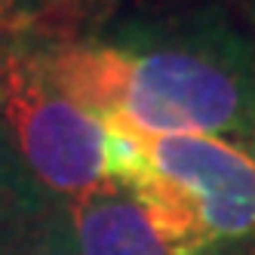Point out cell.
Instances as JSON below:
<instances>
[{
  "mask_svg": "<svg viewBox=\"0 0 255 255\" xmlns=\"http://www.w3.org/2000/svg\"><path fill=\"white\" fill-rule=\"evenodd\" d=\"M120 52V120L148 135H222L255 148V40L218 15L132 28ZM111 120V117H108Z\"/></svg>",
  "mask_w": 255,
  "mask_h": 255,
  "instance_id": "1",
  "label": "cell"
},
{
  "mask_svg": "<svg viewBox=\"0 0 255 255\" xmlns=\"http://www.w3.org/2000/svg\"><path fill=\"white\" fill-rule=\"evenodd\" d=\"M172 255L255 252V148L222 135H151L129 191Z\"/></svg>",
  "mask_w": 255,
  "mask_h": 255,
  "instance_id": "2",
  "label": "cell"
},
{
  "mask_svg": "<svg viewBox=\"0 0 255 255\" xmlns=\"http://www.w3.org/2000/svg\"><path fill=\"white\" fill-rule=\"evenodd\" d=\"M0 123L49 200L71 203L105 185V129L65 99L25 37H0Z\"/></svg>",
  "mask_w": 255,
  "mask_h": 255,
  "instance_id": "3",
  "label": "cell"
},
{
  "mask_svg": "<svg viewBox=\"0 0 255 255\" xmlns=\"http://www.w3.org/2000/svg\"><path fill=\"white\" fill-rule=\"evenodd\" d=\"M65 206L80 255H172L138 200L111 181Z\"/></svg>",
  "mask_w": 255,
  "mask_h": 255,
  "instance_id": "4",
  "label": "cell"
},
{
  "mask_svg": "<svg viewBox=\"0 0 255 255\" xmlns=\"http://www.w3.org/2000/svg\"><path fill=\"white\" fill-rule=\"evenodd\" d=\"M0 255H80L68 206L46 200L40 209H34L9 234L0 237Z\"/></svg>",
  "mask_w": 255,
  "mask_h": 255,
  "instance_id": "5",
  "label": "cell"
},
{
  "mask_svg": "<svg viewBox=\"0 0 255 255\" xmlns=\"http://www.w3.org/2000/svg\"><path fill=\"white\" fill-rule=\"evenodd\" d=\"M46 200L49 197L34 185V178L28 175L25 163L19 160L3 123H0V237L9 234L34 209H40Z\"/></svg>",
  "mask_w": 255,
  "mask_h": 255,
  "instance_id": "6",
  "label": "cell"
},
{
  "mask_svg": "<svg viewBox=\"0 0 255 255\" xmlns=\"http://www.w3.org/2000/svg\"><path fill=\"white\" fill-rule=\"evenodd\" d=\"M114 0H37V31L49 40H68L80 22L105 12Z\"/></svg>",
  "mask_w": 255,
  "mask_h": 255,
  "instance_id": "7",
  "label": "cell"
},
{
  "mask_svg": "<svg viewBox=\"0 0 255 255\" xmlns=\"http://www.w3.org/2000/svg\"><path fill=\"white\" fill-rule=\"evenodd\" d=\"M37 31V0H0V37Z\"/></svg>",
  "mask_w": 255,
  "mask_h": 255,
  "instance_id": "8",
  "label": "cell"
}]
</instances>
